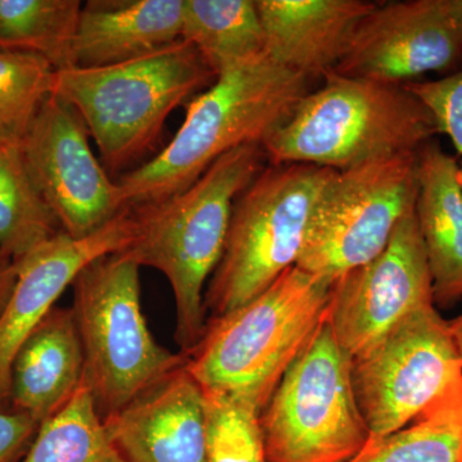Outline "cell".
<instances>
[{
    "mask_svg": "<svg viewBox=\"0 0 462 462\" xmlns=\"http://www.w3.org/2000/svg\"><path fill=\"white\" fill-rule=\"evenodd\" d=\"M309 81L267 54L218 75L190 100L169 144L118 179L127 205L176 196L234 149L263 145L310 93Z\"/></svg>",
    "mask_w": 462,
    "mask_h": 462,
    "instance_id": "cell-1",
    "label": "cell"
},
{
    "mask_svg": "<svg viewBox=\"0 0 462 462\" xmlns=\"http://www.w3.org/2000/svg\"><path fill=\"white\" fill-rule=\"evenodd\" d=\"M263 145H245L209 167L187 190L130 207L133 240L125 249L139 266L166 276L176 303L175 339L182 355L206 330L205 287L223 258L233 206L263 169Z\"/></svg>",
    "mask_w": 462,
    "mask_h": 462,
    "instance_id": "cell-2",
    "label": "cell"
},
{
    "mask_svg": "<svg viewBox=\"0 0 462 462\" xmlns=\"http://www.w3.org/2000/svg\"><path fill=\"white\" fill-rule=\"evenodd\" d=\"M324 276L291 267L260 296L207 320L187 367L202 391L220 393L263 413L289 367L329 315Z\"/></svg>",
    "mask_w": 462,
    "mask_h": 462,
    "instance_id": "cell-3",
    "label": "cell"
},
{
    "mask_svg": "<svg viewBox=\"0 0 462 462\" xmlns=\"http://www.w3.org/2000/svg\"><path fill=\"white\" fill-rule=\"evenodd\" d=\"M287 123L263 143L272 165H312L345 171L418 152L438 135L430 109L404 85L331 71Z\"/></svg>",
    "mask_w": 462,
    "mask_h": 462,
    "instance_id": "cell-4",
    "label": "cell"
},
{
    "mask_svg": "<svg viewBox=\"0 0 462 462\" xmlns=\"http://www.w3.org/2000/svg\"><path fill=\"white\" fill-rule=\"evenodd\" d=\"M217 75L180 41L118 65L56 71L53 96L80 115L107 171H123L154 148L167 117Z\"/></svg>",
    "mask_w": 462,
    "mask_h": 462,
    "instance_id": "cell-5",
    "label": "cell"
},
{
    "mask_svg": "<svg viewBox=\"0 0 462 462\" xmlns=\"http://www.w3.org/2000/svg\"><path fill=\"white\" fill-rule=\"evenodd\" d=\"M138 263L125 251L88 264L72 282V314L85 358L84 379L102 419L123 409L178 369L143 314Z\"/></svg>",
    "mask_w": 462,
    "mask_h": 462,
    "instance_id": "cell-6",
    "label": "cell"
},
{
    "mask_svg": "<svg viewBox=\"0 0 462 462\" xmlns=\"http://www.w3.org/2000/svg\"><path fill=\"white\" fill-rule=\"evenodd\" d=\"M336 173L325 167L270 163L239 194L223 258L206 289L211 318L245 305L296 266L316 202Z\"/></svg>",
    "mask_w": 462,
    "mask_h": 462,
    "instance_id": "cell-7",
    "label": "cell"
},
{
    "mask_svg": "<svg viewBox=\"0 0 462 462\" xmlns=\"http://www.w3.org/2000/svg\"><path fill=\"white\" fill-rule=\"evenodd\" d=\"M329 316V315H328ZM266 462H348L372 438L329 318L261 413Z\"/></svg>",
    "mask_w": 462,
    "mask_h": 462,
    "instance_id": "cell-8",
    "label": "cell"
},
{
    "mask_svg": "<svg viewBox=\"0 0 462 462\" xmlns=\"http://www.w3.org/2000/svg\"><path fill=\"white\" fill-rule=\"evenodd\" d=\"M416 197L418 152L337 171L316 202L296 266L336 281L370 263L415 208Z\"/></svg>",
    "mask_w": 462,
    "mask_h": 462,
    "instance_id": "cell-9",
    "label": "cell"
},
{
    "mask_svg": "<svg viewBox=\"0 0 462 462\" xmlns=\"http://www.w3.org/2000/svg\"><path fill=\"white\" fill-rule=\"evenodd\" d=\"M349 361L356 401L372 437L403 430L462 380L449 322L434 305L416 310Z\"/></svg>",
    "mask_w": 462,
    "mask_h": 462,
    "instance_id": "cell-10",
    "label": "cell"
},
{
    "mask_svg": "<svg viewBox=\"0 0 462 462\" xmlns=\"http://www.w3.org/2000/svg\"><path fill=\"white\" fill-rule=\"evenodd\" d=\"M21 148L39 193L69 236H90L129 208L118 181L94 156L83 118L53 94Z\"/></svg>",
    "mask_w": 462,
    "mask_h": 462,
    "instance_id": "cell-11",
    "label": "cell"
},
{
    "mask_svg": "<svg viewBox=\"0 0 462 462\" xmlns=\"http://www.w3.org/2000/svg\"><path fill=\"white\" fill-rule=\"evenodd\" d=\"M430 305V266L412 208L379 256L333 282L328 318L340 348L354 358L416 310Z\"/></svg>",
    "mask_w": 462,
    "mask_h": 462,
    "instance_id": "cell-12",
    "label": "cell"
},
{
    "mask_svg": "<svg viewBox=\"0 0 462 462\" xmlns=\"http://www.w3.org/2000/svg\"><path fill=\"white\" fill-rule=\"evenodd\" d=\"M462 67V25L446 0L376 5L356 27L334 72L404 85L428 72L454 74Z\"/></svg>",
    "mask_w": 462,
    "mask_h": 462,
    "instance_id": "cell-13",
    "label": "cell"
},
{
    "mask_svg": "<svg viewBox=\"0 0 462 462\" xmlns=\"http://www.w3.org/2000/svg\"><path fill=\"white\" fill-rule=\"evenodd\" d=\"M133 236L129 207L84 238L60 231L16 264V284L0 314V410H8L11 367L21 345L56 307L58 298L84 267L97 258L125 251Z\"/></svg>",
    "mask_w": 462,
    "mask_h": 462,
    "instance_id": "cell-14",
    "label": "cell"
},
{
    "mask_svg": "<svg viewBox=\"0 0 462 462\" xmlns=\"http://www.w3.org/2000/svg\"><path fill=\"white\" fill-rule=\"evenodd\" d=\"M103 421L127 462H206L205 394L187 360Z\"/></svg>",
    "mask_w": 462,
    "mask_h": 462,
    "instance_id": "cell-15",
    "label": "cell"
},
{
    "mask_svg": "<svg viewBox=\"0 0 462 462\" xmlns=\"http://www.w3.org/2000/svg\"><path fill=\"white\" fill-rule=\"evenodd\" d=\"M266 54L307 80L325 78L345 56L366 0H256Z\"/></svg>",
    "mask_w": 462,
    "mask_h": 462,
    "instance_id": "cell-16",
    "label": "cell"
},
{
    "mask_svg": "<svg viewBox=\"0 0 462 462\" xmlns=\"http://www.w3.org/2000/svg\"><path fill=\"white\" fill-rule=\"evenodd\" d=\"M84 373L74 314L71 309L54 307L14 356L8 411L23 413L42 424L74 397Z\"/></svg>",
    "mask_w": 462,
    "mask_h": 462,
    "instance_id": "cell-17",
    "label": "cell"
},
{
    "mask_svg": "<svg viewBox=\"0 0 462 462\" xmlns=\"http://www.w3.org/2000/svg\"><path fill=\"white\" fill-rule=\"evenodd\" d=\"M185 0H89L74 41L75 67L118 65L180 41Z\"/></svg>",
    "mask_w": 462,
    "mask_h": 462,
    "instance_id": "cell-18",
    "label": "cell"
},
{
    "mask_svg": "<svg viewBox=\"0 0 462 462\" xmlns=\"http://www.w3.org/2000/svg\"><path fill=\"white\" fill-rule=\"evenodd\" d=\"M458 163L437 141L418 151L415 214L431 276L434 306L462 298V189Z\"/></svg>",
    "mask_w": 462,
    "mask_h": 462,
    "instance_id": "cell-19",
    "label": "cell"
},
{
    "mask_svg": "<svg viewBox=\"0 0 462 462\" xmlns=\"http://www.w3.org/2000/svg\"><path fill=\"white\" fill-rule=\"evenodd\" d=\"M181 39L217 76L266 54L256 0H185Z\"/></svg>",
    "mask_w": 462,
    "mask_h": 462,
    "instance_id": "cell-20",
    "label": "cell"
},
{
    "mask_svg": "<svg viewBox=\"0 0 462 462\" xmlns=\"http://www.w3.org/2000/svg\"><path fill=\"white\" fill-rule=\"evenodd\" d=\"M60 231L30 175L21 143L0 142V248L17 264Z\"/></svg>",
    "mask_w": 462,
    "mask_h": 462,
    "instance_id": "cell-21",
    "label": "cell"
},
{
    "mask_svg": "<svg viewBox=\"0 0 462 462\" xmlns=\"http://www.w3.org/2000/svg\"><path fill=\"white\" fill-rule=\"evenodd\" d=\"M348 462H462V380L411 425L370 438Z\"/></svg>",
    "mask_w": 462,
    "mask_h": 462,
    "instance_id": "cell-22",
    "label": "cell"
},
{
    "mask_svg": "<svg viewBox=\"0 0 462 462\" xmlns=\"http://www.w3.org/2000/svg\"><path fill=\"white\" fill-rule=\"evenodd\" d=\"M81 7L79 0H0V51L39 54L56 71L75 67Z\"/></svg>",
    "mask_w": 462,
    "mask_h": 462,
    "instance_id": "cell-23",
    "label": "cell"
},
{
    "mask_svg": "<svg viewBox=\"0 0 462 462\" xmlns=\"http://www.w3.org/2000/svg\"><path fill=\"white\" fill-rule=\"evenodd\" d=\"M18 462H127L117 451L87 382L56 415L42 421Z\"/></svg>",
    "mask_w": 462,
    "mask_h": 462,
    "instance_id": "cell-24",
    "label": "cell"
},
{
    "mask_svg": "<svg viewBox=\"0 0 462 462\" xmlns=\"http://www.w3.org/2000/svg\"><path fill=\"white\" fill-rule=\"evenodd\" d=\"M54 74L39 54L0 51V142L23 143L53 93Z\"/></svg>",
    "mask_w": 462,
    "mask_h": 462,
    "instance_id": "cell-25",
    "label": "cell"
},
{
    "mask_svg": "<svg viewBox=\"0 0 462 462\" xmlns=\"http://www.w3.org/2000/svg\"><path fill=\"white\" fill-rule=\"evenodd\" d=\"M203 394L206 462H266L261 412L224 394Z\"/></svg>",
    "mask_w": 462,
    "mask_h": 462,
    "instance_id": "cell-26",
    "label": "cell"
},
{
    "mask_svg": "<svg viewBox=\"0 0 462 462\" xmlns=\"http://www.w3.org/2000/svg\"><path fill=\"white\" fill-rule=\"evenodd\" d=\"M430 109L438 134H445L462 156V69L439 80L404 84Z\"/></svg>",
    "mask_w": 462,
    "mask_h": 462,
    "instance_id": "cell-27",
    "label": "cell"
},
{
    "mask_svg": "<svg viewBox=\"0 0 462 462\" xmlns=\"http://www.w3.org/2000/svg\"><path fill=\"white\" fill-rule=\"evenodd\" d=\"M41 424L23 413L0 410V462H18L38 433Z\"/></svg>",
    "mask_w": 462,
    "mask_h": 462,
    "instance_id": "cell-28",
    "label": "cell"
},
{
    "mask_svg": "<svg viewBox=\"0 0 462 462\" xmlns=\"http://www.w3.org/2000/svg\"><path fill=\"white\" fill-rule=\"evenodd\" d=\"M16 263L0 248V314H2L5 305H7L14 284H16Z\"/></svg>",
    "mask_w": 462,
    "mask_h": 462,
    "instance_id": "cell-29",
    "label": "cell"
},
{
    "mask_svg": "<svg viewBox=\"0 0 462 462\" xmlns=\"http://www.w3.org/2000/svg\"><path fill=\"white\" fill-rule=\"evenodd\" d=\"M448 322L449 329H451L452 337H454L456 346H457L462 361V315L456 318L455 320Z\"/></svg>",
    "mask_w": 462,
    "mask_h": 462,
    "instance_id": "cell-30",
    "label": "cell"
},
{
    "mask_svg": "<svg viewBox=\"0 0 462 462\" xmlns=\"http://www.w3.org/2000/svg\"><path fill=\"white\" fill-rule=\"evenodd\" d=\"M449 14L462 25V0H446Z\"/></svg>",
    "mask_w": 462,
    "mask_h": 462,
    "instance_id": "cell-31",
    "label": "cell"
},
{
    "mask_svg": "<svg viewBox=\"0 0 462 462\" xmlns=\"http://www.w3.org/2000/svg\"><path fill=\"white\" fill-rule=\"evenodd\" d=\"M457 178H458V182H460L461 189H462V165L458 166Z\"/></svg>",
    "mask_w": 462,
    "mask_h": 462,
    "instance_id": "cell-32",
    "label": "cell"
}]
</instances>
